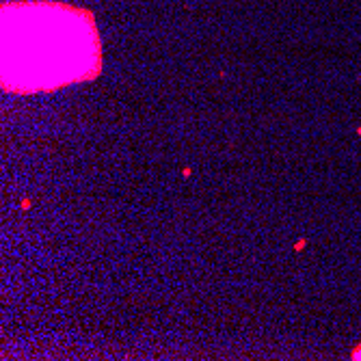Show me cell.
Listing matches in <instances>:
<instances>
[{"label":"cell","mask_w":361,"mask_h":361,"mask_svg":"<svg viewBox=\"0 0 361 361\" xmlns=\"http://www.w3.org/2000/svg\"><path fill=\"white\" fill-rule=\"evenodd\" d=\"M102 72V42L91 11L54 0L3 5V89L56 91Z\"/></svg>","instance_id":"1"}]
</instances>
